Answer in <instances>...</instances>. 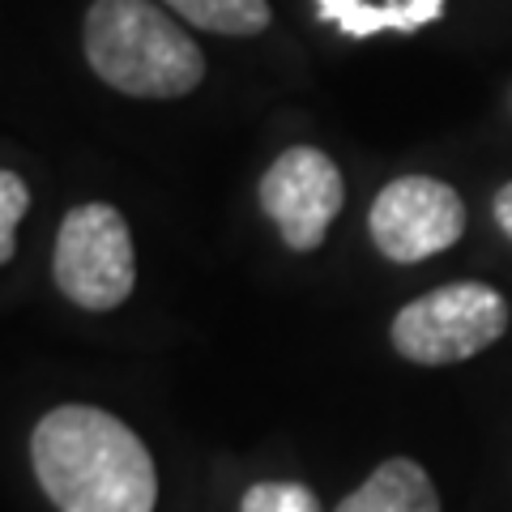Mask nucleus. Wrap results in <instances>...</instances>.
Here are the masks:
<instances>
[{
	"mask_svg": "<svg viewBox=\"0 0 512 512\" xmlns=\"http://www.w3.org/2000/svg\"><path fill=\"white\" fill-rule=\"evenodd\" d=\"M30 466L60 512H154L158 474L137 431L99 406H56L30 436Z\"/></svg>",
	"mask_w": 512,
	"mask_h": 512,
	"instance_id": "nucleus-1",
	"label": "nucleus"
},
{
	"mask_svg": "<svg viewBox=\"0 0 512 512\" xmlns=\"http://www.w3.org/2000/svg\"><path fill=\"white\" fill-rule=\"evenodd\" d=\"M82 47L99 82L128 99H180L205 77L201 47L154 0H94Z\"/></svg>",
	"mask_w": 512,
	"mask_h": 512,
	"instance_id": "nucleus-2",
	"label": "nucleus"
},
{
	"mask_svg": "<svg viewBox=\"0 0 512 512\" xmlns=\"http://www.w3.org/2000/svg\"><path fill=\"white\" fill-rule=\"evenodd\" d=\"M508 303L487 282H448L419 295L393 316V350L410 363L444 367L474 359L504 338Z\"/></svg>",
	"mask_w": 512,
	"mask_h": 512,
	"instance_id": "nucleus-3",
	"label": "nucleus"
},
{
	"mask_svg": "<svg viewBox=\"0 0 512 512\" xmlns=\"http://www.w3.org/2000/svg\"><path fill=\"white\" fill-rule=\"evenodd\" d=\"M52 278L60 295L86 312H111L133 295L137 256L128 222L116 205L86 201L60 218Z\"/></svg>",
	"mask_w": 512,
	"mask_h": 512,
	"instance_id": "nucleus-4",
	"label": "nucleus"
},
{
	"mask_svg": "<svg viewBox=\"0 0 512 512\" xmlns=\"http://www.w3.org/2000/svg\"><path fill=\"white\" fill-rule=\"evenodd\" d=\"M367 231L380 256L393 265H419L427 256L453 248L466 231V205L457 188L431 175H397L384 184L367 214Z\"/></svg>",
	"mask_w": 512,
	"mask_h": 512,
	"instance_id": "nucleus-5",
	"label": "nucleus"
},
{
	"mask_svg": "<svg viewBox=\"0 0 512 512\" xmlns=\"http://www.w3.org/2000/svg\"><path fill=\"white\" fill-rule=\"evenodd\" d=\"M346 184L338 163L316 146H291L261 180V210L291 252H316L342 214Z\"/></svg>",
	"mask_w": 512,
	"mask_h": 512,
	"instance_id": "nucleus-6",
	"label": "nucleus"
},
{
	"mask_svg": "<svg viewBox=\"0 0 512 512\" xmlns=\"http://www.w3.org/2000/svg\"><path fill=\"white\" fill-rule=\"evenodd\" d=\"M316 13L346 39H372L384 30L414 35L444 18V0H316Z\"/></svg>",
	"mask_w": 512,
	"mask_h": 512,
	"instance_id": "nucleus-7",
	"label": "nucleus"
},
{
	"mask_svg": "<svg viewBox=\"0 0 512 512\" xmlns=\"http://www.w3.org/2000/svg\"><path fill=\"white\" fill-rule=\"evenodd\" d=\"M338 512H440V495L419 461L389 457L367 474L359 491L346 495Z\"/></svg>",
	"mask_w": 512,
	"mask_h": 512,
	"instance_id": "nucleus-8",
	"label": "nucleus"
},
{
	"mask_svg": "<svg viewBox=\"0 0 512 512\" xmlns=\"http://www.w3.org/2000/svg\"><path fill=\"white\" fill-rule=\"evenodd\" d=\"M188 26L214 35H261L269 26V0H163Z\"/></svg>",
	"mask_w": 512,
	"mask_h": 512,
	"instance_id": "nucleus-9",
	"label": "nucleus"
},
{
	"mask_svg": "<svg viewBox=\"0 0 512 512\" xmlns=\"http://www.w3.org/2000/svg\"><path fill=\"white\" fill-rule=\"evenodd\" d=\"M239 512H320V500L312 495V487L286 483V478H274V483L248 487Z\"/></svg>",
	"mask_w": 512,
	"mask_h": 512,
	"instance_id": "nucleus-10",
	"label": "nucleus"
},
{
	"mask_svg": "<svg viewBox=\"0 0 512 512\" xmlns=\"http://www.w3.org/2000/svg\"><path fill=\"white\" fill-rule=\"evenodd\" d=\"M30 205V192L18 171H0V261H13V235Z\"/></svg>",
	"mask_w": 512,
	"mask_h": 512,
	"instance_id": "nucleus-11",
	"label": "nucleus"
},
{
	"mask_svg": "<svg viewBox=\"0 0 512 512\" xmlns=\"http://www.w3.org/2000/svg\"><path fill=\"white\" fill-rule=\"evenodd\" d=\"M491 210H495V222H500V231L512 239V180L495 192V201H491Z\"/></svg>",
	"mask_w": 512,
	"mask_h": 512,
	"instance_id": "nucleus-12",
	"label": "nucleus"
}]
</instances>
